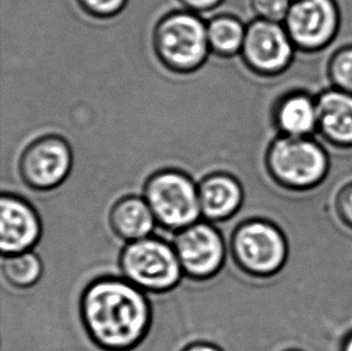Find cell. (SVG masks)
Returning a JSON list of instances; mask_svg holds the SVG:
<instances>
[{
    "instance_id": "6",
    "label": "cell",
    "mask_w": 352,
    "mask_h": 351,
    "mask_svg": "<svg viewBox=\"0 0 352 351\" xmlns=\"http://www.w3.org/2000/svg\"><path fill=\"white\" fill-rule=\"evenodd\" d=\"M118 262L125 279L151 294L176 289L184 275L175 247L153 236L124 246Z\"/></svg>"
},
{
    "instance_id": "21",
    "label": "cell",
    "mask_w": 352,
    "mask_h": 351,
    "mask_svg": "<svg viewBox=\"0 0 352 351\" xmlns=\"http://www.w3.org/2000/svg\"><path fill=\"white\" fill-rule=\"evenodd\" d=\"M334 211L339 222L352 231V182L339 190L334 201Z\"/></svg>"
},
{
    "instance_id": "16",
    "label": "cell",
    "mask_w": 352,
    "mask_h": 351,
    "mask_svg": "<svg viewBox=\"0 0 352 351\" xmlns=\"http://www.w3.org/2000/svg\"><path fill=\"white\" fill-rule=\"evenodd\" d=\"M247 27L234 14L215 16L207 23L210 52L217 57L234 58L242 52Z\"/></svg>"
},
{
    "instance_id": "17",
    "label": "cell",
    "mask_w": 352,
    "mask_h": 351,
    "mask_svg": "<svg viewBox=\"0 0 352 351\" xmlns=\"http://www.w3.org/2000/svg\"><path fill=\"white\" fill-rule=\"evenodd\" d=\"M1 272L5 280L16 289H29L38 284L43 273V265L38 254L19 253L4 257Z\"/></svg>"
},
{
    "instance_id": "4",
    "label": "cell",
    "mask_w": 352,
    "mask_h": 351,
    "mask_svg": "<svg viewBox=\"0 0 352 351\" xmlns=\"http://www.w3.org/2000/svg\"><path fill=\"white\" fill-rule=\"evenodd\" d=\"M265 164L276 184L298 193L318 188L329 171L327 153L310 138L281 135L270 145Z\"/></svg>"
},
{
    "instance_id": "25",
    "label": "cell",
    "mask_w": 352,
    "mask_h": 351,
    "mask_svg": "<svg viewBox=\"0 0 352 351\" xmlns=\"http://www.w3.org/2000/svg\"><path fill=\"white\" fill-rule=\"evenodd\" d=\"M285 351H302V350H297V349H291V350H285Z\"/></svg>"
},
{
    "instance_id": "15",
    "label": "cell",
    "mask_w": 352,
    "mask_h": 351,
    "mask_svg": "<svg viewBox=\"0 0 352 351\" xmlns=\"http://www.w3.org/2000/svg\"><path fill=\"white\" fill-rule=\"evenodd\" d=\"M274 119L281 135L309 138L318 130L316 99L305 93L286 95L276 106Z\"/></svg>"
},
{
    "instance_id": "9",
    "label": "cell",
    "mask_w": 352,
    "mask_h": 351,
    "mask_svg": "<svg viewBox=\"0 0 352 351\" xmlns=\"http://www.w3.org/2000/svg\"><path fill=\"white\" fill-rule=\"evenodd\" d=\"M295 43L283 23L256 19L248 24L243 43V62L255 74L276 75L289 67Z\"/></svg>"
},
{
    "instance_id": "3",
    "label": "cell",
    "mask_w": 352,
    "mask_h": 351,
    "mask_svg": "<svg viewBox=\"0 0 352 351\" xmlns=\"http://www.w3.org/2000/svg\"><path fill=\"white\" fill-rule=\"evenodd\" d=\"M230 251L238 268L256 279L279 275L290 254L285 233L271 220L262 218L238 224L231 235Z\"/></svg>"
},
{
    "instance_id": "7",
    "label": "cell",
    "mask_w": 352,
    "mask_h": 351,
    "mask_svg": "<svg viewBox=\"0 0 352 351\" xmlns=\"http://www.w3.org/2000/svg\"><path fill=\"white\" fill-rule=\"evenodd\" d=\"M74 151L60 135H43L29 143L19 157V172L24 184L35 191L56 189L67 180Z\"/></svg>"
},
{
    "instance_id": "5",
    "label": "cell",
    "mask_w": 352,
    "mask_h": 351,
    "mask_svg": "<svg viewBox=\"0 0 352 351\" xmlns=\"http://www.w3.org/2000/svg\"><path fill=\"white\" fill-rule=\"evenodd\" d=\"M143 199L157 223L168 231H181L197 223L201 215L199 185L186 172L162 169L148 177Z\"/></svg>"
},
{
    "instance_id": "1",
    "label": "cell",
    "mask_w": 352,
    "mask_h": 351,
    "mask_svg": "<svg viewBox=\"0 0 352 351\" xmlns=\"http://www.w3.org/2000/svg\"><path fill=\"white\" fill-rule=\"evenodd\" d=\"M87 336L102 351H133L152 326V306L143 290L125 278L100 277L87 285L80 299Z\"/></svg>"
},
{
    "instance_id": "19",
    "label": "cell",
    "mask_w": 352,
    "mask_h": 351,
    "mask_svg": "<svg viewBox=\"0 0 352 351\" xmlns=\"http://www.w3.org/2000/svg\"><path fill=\"white\" fill-rule=\"evenodd\" d=\"M294 0H250V8L257 19L284 23Z\"/></svg>"
},
{
    "instance_id": "13",
    "label": "cell",
    "mask_w": 352,
    "mask_h": 351,
    "mask_svg": "<svg viewBox=\"0 0 352 351\" xmlns=\"http://www.w3.org/2000/svg\"><path fill=\"white\" fill-rule=\"evenodd\" d=\"M318 130L338 146H352V94L334 88L316 98Z\"/></svg>"
},
{
    "instance_id": "11",
    "label": "cell",
    "mask_w": 352,
    "mask_h": 351,
    "mask_svg": "<svg viewBox=\"0 0 352 351\" xmlns=\"http://www.w3.org/2000/svg\"><path fill=\"white\" fill-rule=\"evenodd\" d=\"M43 235L38 211L17 195L0 198V249L3 257L32 251Z\"/></svg>"
},
{
    "instance_id": "8",
    "label": "cell",
    "mask_w": 352,
    "mask_h": 351,
    "mask_svg": "<svg viewBox=\"0 0 352 351\" xmlns=\"http://www.w3.org/2000/svg\"><path fill=\"white\" fill-rule=\"evenodd\" d=\"M173 247L184 275L197 281L218 275L226 259L223 235L207 220L178 231Z\"/></svg>"
},
{
    "instance_id": "24",
    "label": "cell",
    "mask_w": 352,
    "mask_h": 351,
    "mask_svg": "<svg viewBox=\"0 0 352 351\" xmlns=\"http://www.w3.org/2000/svg\"><path fill=\"white\" fill-rule=\"evenodd\" d=\"M340 351H352V331L344 337L340 345Z\"/></svg>"
},
{
    "instance_id": "14",
    "label": "cell",
    "mask_w": 352,
    "mask_h": 351,
    "mask_svg": "<svg viewBox=\"0 0 352 351\" xmlns=\"http://www.w3.org/2000/svg\"><path fill=\"white\" fill-rule=\"evenodd\" d=\"M109 223L116 236L128 243L149 237L157 224L147 201L135 195L116 201Z\"/></svg>"
},
{
    "instance_id": "10",
    "label": "cell",
    "mask_w": 352,
    "mask_h": 351,
    "mask_svg": "<svg viewBox=\"0 0 352 351\" xmlns=\"http://www.w3.org/2000/svg\"><path fill=\"white\" fill-rule=\"evenodd\" d=\"M284 25L295 46L319 50L337 34L338 8L334 0H294Z\"/></svg>"
},
{
    "instance_id": "18",
    "label": "cell",
    "mask_w": 352,
    "mask_h": 351,
    "mask_svg": "<svg viewBox=\"0 0 352 351\" xmlns=\"http://www.w3.org/2000/svg\"><path fill=\"white\" fill-rule=\"evenodd\" d=\"M329 76L336 88L352 94V47L334 54L329 64Z\"/></svg>"
},
{
    "instance_id": "22",
    "label": "cell",
    "mask_w": 352,
    "mask_h": 351,
    "mask_svg": "<svg viewBox=\"0 0 352 351\" xmlns=\"http://www.w3.org/2000/svg\"><path fill=\"white\" fill-rule=\"evenodd\" d=\"M178 1L191 12H207L218 8L224 0H178Z\"/></svg>"
},
{
    "instance_id": "20",
    "label": "cell",
    "mask_w": 352,
    "mask_h": 351,
    "mask_svg": "<svg viewBox=\"0 0 352 351\" xmlns=\"http://www.w3.org/2000/svg\"><path fill=\"white\" fill-rule=\"evenodd\" d=\"M86 14L94 19H112L123 12L129 0H77Z\"/></svg>"
},
{
    "instance_id": "23",
    "label": "cell",
    "mask_w": 352,
    "mask_h": 351,
    "mask_svg": "<svg viewBox=\"0 0 352 351\" xmlns=\"http://www.w3.org/2000/svg\"><path fill=\"white\" fill-rule=\"evenodd\" d=\"M182 351H224L221 348L207 342L191 343Z\"/></svg>"
},
{
    "instance_id": "2",
    "label": "cell",
    "mask_w": 352,
    "mask_h": 351,
    "mask_svg": "<svg viewBox=\"0 0 352 351\" xmlns=\"http://www.w3.org/2000/svg\"><path fill=\"white\" fill-rule=\"evenodd\" d=\"M152 41L159 62L177 74L199 70L212 54L207 23L189 10L162 16L154 25Z\"/></svg>"
},
{
    "instance_id": "12",
    "label": "cell",
    "mask_w": 352,
    "mask_h": 351,
    "mask_svg": "<svg viewBox=\"0 0 352 351\" xmlns=\"http://www.w3.org/2000/svg\"><path fill=\"white\" fill-rule=\"evenodd\" d=\"M201 213L207 222H226L242 207L244 190L228 172H213L199 183Z\"/></svg>"
}]
</instances>
